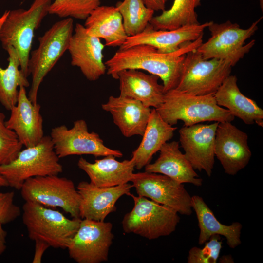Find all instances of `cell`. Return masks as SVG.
Wrapping results in <instances>:
<instances>
[{"instance_id":"5b68a950","label":"cell","mask_w":263,"mask_h":263,"mask_svg":"<svg viewBox=\"0 0 263 263\" xmlns=\"http://www.w3.org/2000/svg\"><path fill=\"white\" fill-rule=\"evenodd\" d=\"M72 18H64L55 23L38 38V47L31 53L28 70L32 76L28 96L37 103L38 94L44 78L66 51L74 32Z\"/></svg>"},{"instance_id":"3957f363","label":"cell","mask_w":263,"mask_h":263,"mask_svg":"<svg viewBox=\"0 0 263 263\" xmlns=\"http://www.w3.org/2000/svg\"><path fill=\"white\" fill-rule=\"evenodd\" d=\"M51 3L52 0H34L28 9L9 10L0 28V41L3 48L9 46L15 48L20 69L27 77L29 75L28 62L35 31L49 14Z\"/></svg>"},{"instance_id":"7a4b0ae2","label":"cell","mask_w":263,"mask_h":263,"mask_svg":"<svg viewBox=\"0 0 263 263\" xmlns=\"http://www.w3.org/2000/svg\"><path fill=\"white\" fill-rule=\"evenodd\" d=\"M155 109L171 126L179 120L189 126L206 121L231 122L235 118L228 110L217 104L214 94L197 95L174 89L165 93L163 102Z\"/></svg>"},{"instance_id":"4dcf8cb0","label":"cell","mask_w":263,"mask_h":263,"mask_svg":"<svg viewBox=\"0 0 263 263\" xmlns=\"http://www.w3.org/2000/svg\"><path fill=\"white\" fill-rule=\"evenodd\" d=\"M102 0H54L49 14L62 18L85 20L90 13L101 5Z\"/></svg>"},{"instance_id":"ba28073f","label":"cell","mask_w":263,"mask_h":263,"mask_svg":"<svg viewBox=\"0 0 263 263\" xmlns=\"http://www.w3.org/2000/svg\"><path fill=\"white\" fill-rule=\"evenodd\" d=\"M134 201L132 210L122 220L123 231L149 240L173 233L180 222L179 213L173 208L147 198L130 194Z\"/></svg>"},{"instance_id":"484cf974","label":"cell","mask_w":263,"mask_h":263,"mask_svg":"<svg viewBox=\"0 0 263 263\" xmlns=\"http://www.w3.org/2000/svg\"><path fill=\"white\" fill-rule=\"evenodd\" d=\"M191 207L196 213L200 229L199 244H204L214 235L224 236L231 248H235L241 244L243 226L240 222H233L228 225L222 224L203 198L199 195L191 196Z\"/></svg>"},{"instance_id":"cb8c5ba5","label":"cell","mask_w":263,"mask_h":263,"mask_svg":"<svg viewBox=\"0 0 263 263\" xmlns=\"http://www.w3.org/2000/svg\"><path fill=\"white\" fill-rule=\"evenodd\" d=\"M217 104L224 107L245 124L263 127V110L254 100L244 95L235 75H229L214 94Z\"/></svg>"},{"instance_id":"8fae6325","label":"cell","mask_w":263,"mask_h":263,"mask_svg":"<svg viewBox=\"0 0 263 263\" xmlns=\"http://www.w3.org/2000/svg\"><path fill=\"white\" fill-rule=\"evenodd\" d=\"M50 136L59 158L75 155H92L95 157L113 155L118 158L123 156L120 150L106 146L98 133L89 132L83 119L75 121L70 129L65 125L52 128Z\"/></svg>"},{"instance_id":"4316f807","label":"cell","mask_w":263,"mask_h":263,"mask_svg":"<svg viewBox=\"0 0 263 263\" xmlns=\"http://www.w3.org/2000/svg\"><path fill=\"white\" fill-rule=\"evenodd\" d=\"M176 129L166 122L155 108L151 109L142 141L132 152L135 168L140 170L150 163L153 155L173 137Z\"/></svg>"},{"instance_id":"836d02e7","label":"cell","mask_w":263,"mask_h":263,"mask_svg":"<svg viewBox=\"0 0 263 263\" xmlns=\"http://www.w3.org/2000/svg\"><path fill=\"white\" fill-rule=\"evenodd\" d=\"M14 192H3L0 189V224L2 225L15 220L21 214L20 207L14 203Z\"/></svg>"},{"instance_id":"44dd1931","label":"cell","mask_w":263,"mask_h":263,"mask_svg":"<svg viewBox=\"0 0 263 263\" xmlns=\"http://www.w3.org/2000/svg\"><path fill=\"white\" fill-rule=\"evenodd\" d=\"M159 77L136 69H126L117 74L120 94L141 102L147 107L156 109L163 102L165 93Z\"/></svg>"},{"instance_id":"52a82bcc","label":"cell","mask_w":263,"mask_h":263,"mask_svg":"<svg viewBox=\"0 0 263 263\" xmlns=\"http://www.w3.org/2000/svg\"><path fill=\"white\" fill-rule=\"evenodd\" d=\"M262 19L261 17L246 29L230 21L222 23L212 21L207 28L210 32V38L196 50L204 58L223 60L233 67L254 46L255 40L247 43L245 41L257 31Z\"/></svg>"},{"instance_id":"1f68e13d","label":"cell","mask_w":263,"mask_h":263,"mask_svg":"<svg viewBox=\"0 0 263 263\" xmlns=\"http://www.w3.org/2000/svg\"><path fill=\"white\" fill-rule=\"evenodd\" d=\"M22 147L15 132L6 125L5 116L0 111V166L14 160Z\"/></svg>"},{"instance_id":"e575fe53","label":"cell","mask_w":263,"mask_h":263,"mask_svg":"<svg viewBox=\"0 0 263 263\" xmlns=\"http://www.w3.org/2000/svg\"><path fill=\"white\" fill-rule=\"evenodd\" d=\"M35 249L32 263H40L43 254L50 247L47 244L39 241H35Z\"/></svg>"},{"instance_id":"9a60e30c","label":"cell","mask_w":263,"mask_h":263,"mask_svg":"<svg viewBox=\"0 0 263 263\" xmlns=\"http://www.w3.org/2000/svg\"><path fill=\"white\" fill-rule=\"evenodd\" d=\"M247 141V133L231 122H219L214 154L227 174L235 175L248 164L252 153Z\"/></svg>"},{"instance_id":"7402d4cb","label":"cell","mask_w":263,"mask_h":263,"mask_svg":"<svg viewBox=\"0 0 263 263\" xmlns=\"http://www.w3.org/2000/svg\"><path fill=\"white\" fill-rule=\"evenodd\" d=\"M159 152L155 161L145 167V171L162 174L182 184L190 183L197 187L202 185L203 179L180 151L178 142H167Z\"/></svg>"},{"instance_id":"9c48e42d","label":"cell","mask_w":263,"mask_h":263,"mask_svg":"<svg viewBox=\"0 0 263 263\" xmlns=\"http://www.w3.org/2000/svg\"><path fill=\"white\" fill-rule=\"evenodd\" d=\"M231 69L228 62L204 58L196 49L189 51L185 55L174 90L197 95L214 94L230 75Z\"/></svg>"},{"instance_id":"f1b7e54d","label":"cell","mask_w":263,"mask_h":263,"mask_svg":"<svg viewBox=\"0 0 263 263\" xmlns=\"http://www.w3.org/2000/svg\"><path fill=\"white\" fill-rule=\"evenodd\" d=\"M202 0H174L171 7L153 16L150 24L156 29L172 30L199 23L196 8Z\"/></svg>"},{"instance_id":"277c9868","label":"cell","mask_w":263,"mask_h":263,"mask_svg":"<svg viewBox=\"0 0 263 263\" xmlns=\"http://www.w3.org/2000/svg\"><path fill=\"white\" fill-rule=\"evenodd\" d=\"M22 218L30 239L61 249H67L81 220L68 219L58 211L30 201H25L22 206Z\"/></svg>"},{"instance_id":"d4e9b609","label":"cell","mask_w":263,"mask_h":263,"mask_svg":"<svg viewBox=\"0 0 263 263\" xmlns=\"http://www.w3.org/2000/svg\"><path fill=\"white\" fill-rule=\"evenodd\" d=\"M85 20L84 26L88 34L104 39L106 46L120 47L128 37L115 6L100 5Z\"/></svg>"},{"instance_id":"ac0fdd59","label":"cell","mask_w":263,"mask_h":263,"mask_svg":"<svg viewBox=\"0 0 263 263\" xmlns=\"http://www.w3.org/2000/svg\"><path fill=\"white\" fill-rule=\"evenodd\" d=\"M25 87H19L17 103L10 110L7 127L13 131L23 146L37 145L45 136L40 105L33 103L26 94Z\"/></svg>"},{"instance_id":"30bf717a","label":"cell","mask_w":263,"mask_h":263,"mask_svg":"<svg viewBox=\"0 0 263 263\" xmlns=\"http://www.w3.org/2000/svg\"><path fill=\"white\" fill-rule=\"evenodd\" d=\"M25 201L34 202L46 207H59L73 218H80V195L74 182L58 175L31 178L20 189Z\"/></svg>"},{"instance_id":"8992f818","label":"cell","mask_w":263,"mask_h":263,"mask_svg":"<svg viewBox=\"0 0 263 263\" xmlns=\"http://www.w3.org/2000/svg\"><path fill=\"white\" fill-rule=\"evenodd\" d=\"M50 136L45 135L36 145L25 147L8 164L0 166V175L8 186L17 190L29 178L59 175L63 171Z\"/></svg>"},{"instance_id":"d590c367","label":"cell","mask_w":263,"mask_h":263,"mask_svg":"<svg viewBox=\"0 0 263 263\" xmlns=\"http://www.w3.org/2000/svg\"><path fill=\"white\" fill-rule=\"evenodd\" d=\"M147 7L155 11H163L169 0H142Z\"/></svg>"},{"instance_id":"74e56055","label":"cell","mask_w":263,"mask_h":263,"mask_svg":"<svg viewBox=\"0 0 263 263\" xmlns=\"http://www.w3.org/2000/svg\"><path fill=\"white\" fill-rule=\"evenodd\" d=\"M218 262L220 263H233L234 259L230 254L225 255L219 258Z\"/></svg>"},{"instance_id":"6da1fadb","label":"cell","mask_w":263,"mask_h":263,"mask_svg":"<svg viewBox=\"0 0 263 263\" xmlns=\"http://www.w3.org/2000/svg\"><path fill=\"white\" fill-rule=\"evenodd\" d=\"M203 36L184 43L179 49L170 53L160 52L147 44L119 49L105 62L106 72L113 78L117 79L118 73L123 70L146 71L158 76L162 80L166 93L176 87L186 54L200 46L203 42Z\"/></svg>"},{"instance_id":"e0dca14e","label":"cell","mask_w":263,"mask_h":263,"mask_svg":"<svg viewBox=\"0 0 263 263\" xmlns=\"http://www.w3.org/2000/svg\"><path fill=\"white\" fill-rule=\"evenodd\" d=\"M132 187L128 183L99 188L87 181L79 182L76 188L80 196V218L104 221L109 214L116 210L117 200L124 195H129Z\"/></svg>"},{"instance_id":"f546056e","label":"cell","mask_w":263,"mask_h":263,"mask_svg":"<svg viewBox=\"0 0 263 263\" xmlns=\"http://www.w3.org/2000/svg\"><path fill=\"white\" fill-rule=\"evenodd\" d=\"M121 14L125 31L128 37L142 33L150 24L154 11L142 0H123L115 6Z\"/></svg>"},{"instance_id":"7c38bea8","label":"cell","mask_w":263,"mask_h":263,"mask_svg":"<svg viewBox=\"0 0 263 263\" xmlns=\"http://www.w3.org/2000/svg\"><path fill=\"white\" fill-rule=\"evenodd\" d=\"M110 222L81 219L67 249L78 263H100L108 260L114 235Z\"/></svg>"},{"instance_id":"4fadbf2b","label":"cell","mask_w":263,"mask_h":263,"mask_svg":"<svg viewBox=\"0 0 263 263\" xmlns=\"http://www.w3.org/2000/svg\"><path fill=\"white\" fill-rule=\"evenodd\" d=\"M131 182L138 196L170 207L181 215L192 213L191 196L183 184L162 174L146 171L134 173Z\"/></svg>"},{"instance_id":"ffe728a7","label":"cell","mask_w":263,"mask_h":263,"mask_svg":"<svg viewBox=\"0 0 263 263\" xmlns=\"http://www.w3.org/2000/svg\"><path fill=\"white\" fill-rule=\"evenodd\" d=\"M102 108L109 112L114 123L126 137L143 136L151 113V108L139 101L122 96H110Z\"/></svg>"},{"instance_id":"ab89813d","label":"cell","mask_w":263,"mask_h":263,"mask_svg":"<svg viewBox=\"0 0 263 263\" xmlns=\"http://www.w3.org/2000/svg\"><path fill=\"white\" fill-rule=\"evenodd\" d=\"M260 5L261 8L262 9V11H263V0H260Z\"/></svg>"},{"instance_id":"83f0119b","label":"cell","mask_w":263,"mask_h":263,"mask_svg":"<svg viewBox=\"0 0 263 263\" xmlns=\"http://www.w3.org/2000/svg\"><path fill=\"white\" fill-rule=\"evenodd\" d=\"M9 12V10H6L0 16V28ZM4 49L8 54V65L4 69L0 66V103L10 111L17 103L19 87L26 88L30 84L20 69L19 59L15 48L9 46Z\"/></svg>"},{"instance_id":"2e32d148","label":"cell","mask_w":263,"mask_h":263,"mask_svg":"<svg viewBox=\"0 0 263 263\" xmlns=\"http://www.w3.org/2000/svg\"><path fill=\"white\" fill-rule=\"evenodd\" d=\"M105 46L100 38L88 34L83 25L76 24L68 48L71 65L78 67L87 80H97L107 71Z\"/></svg>"},{"instance_id":"603a6c76","label":"cell","mask_w":263,"mask_h":263,"mask_svg":"<svg viewBox=\"0 0 263 263\" xmlns=\"http://www.w3.org/2000/svg\"><path fill=\"white\" fill-rule=\"evenodd\" d=\"M115 158L108 155L91 163L80 157L77 166L88 176L90 182L97 187H112L131 182L135 168L134 160L131 158L120 162Z\"/></svg>"},{"instance_id":"5bb4252c","label":"cell","mask_w":263,"mask_h":263,"mask_svg":"<svg viewBox=\"0 0 263 263\" xmlns=\"http://www.w3.org/2000/svg\"><path fill=\"white\" fill-rule=\"evenodd\" d=\"M218 122L182 127L179 141L184 154L195 170H204L210 177L214 168L215 134Z\"/></svg>"},{"instance_id":"8d00e7d4","label":"cell","mask_w":263,"mask_h":263,"mask_svg":"<svg viewBox=\"0 0 263 263\" xmlns=\"http://www.w3.org/2000/svg\"><path fill=\"white\" fill-rule=\"evenodd\" d=\"M7 232L0 224V255L2 254L6 249Z\"/></svg>"},{"instance_id":"d6a6232c","label":"cell","mask_w":263,"mask_h":263,"mask_svg":"<svg viewBox=\"0 0 263 263\" xmlns=\"http://www.w3.org/2000/svg\"><path fill=\"white\" fill-rule=\"evenodd\" d=\"M222 241L219 235L212 236L203 247H192L187 257L188 263H216L218 261Z\"/></svg>"},{"instance_id":"f35d334b","label":"cell","mask_w":263,"mask_h":263,"mask_svg":"<svg viewBox=\"0 0 263 263\" xmlns=\"http://www.w3.org/2000/svg\"><path fill=\"white\" fill-rule=\"evenodd\" d=\"M0 186L7 187L8 184L5 179L0 175Z\"/></svg>"},{"instance_id":"d6986e66","label":"cell","mask_w":263,"mask_h":263,"mask_svg":"<svg viewBox=\"0 0 263 263\" xmlns=\"http://www.w3.org/2000/svg\"><path fill=\"white\" fill-rule=\"evenodd\" d=\"M212 21L186 25L172 30L156 29L150 23L140 34L128 37L119 49L139 44L149 45L163 53L174 52L184 43L194 41L203 35Z\"/></svg>"}]
</instances>
